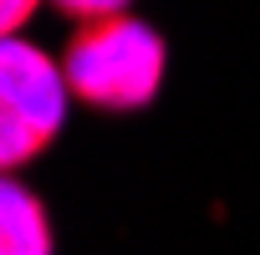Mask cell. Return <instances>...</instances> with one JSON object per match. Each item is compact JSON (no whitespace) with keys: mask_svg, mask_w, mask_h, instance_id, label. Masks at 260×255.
Segmentation results:
<instances>
[{"mask_svg":"<svg viewBox=\"0 0 260 255\" xmlns=\"http://www.w3.org/2000/svg\"><path fill=\"white\" fill-rule=\"evenodd\" d=\"M61 72L77 102L102 112H138L164 87V36L133 16H107L72 31Z\"/></svg>","mask_w":260,"mask_h":255,"instance_id":"1","label":"cell"},{"mask_svg":"<svg viewBox=\"0 0 260 255\" xmlns=\"http://www.w3.org/2000/svg\"><path fill=\"white\" fill-rule=\"evenodd\" d=\"M67 72L16 36L0 46V164L21 169L31 164L67 117Z\"/></svg>","mask_w":260,"mask_h":255,"instance_id":"2","label":"cell"},{"mask_svg":"<svg viewBox=\"0 0 260 255\" xmlns=\"http://www.w3.org/2000/svg\"><path fill=\"white\" fill-rule=\"evenodd\" d=\"M0 255H51L46 209L16 179H6V189H0Z\"/></svg>","mask_w":260,"mask_h":255,"instance_id":"3","label":"cell"},{"mask_svg":"<svg viewBox=\"0 0 260 255\" xmlns=\"http://www.w3.org/2000/svg\"><path fill=\"white\" fill-rule=\"evenodd\" d=\"M56 11L87 26V21H107V16H122V11H127V0H56Z\"/></svg>","mask_w":260,"mask_h":255,"instance_id":"4","label":"cell"},{"mask_svg":"<svg viewBox=\"0 0 260 255\" xmlns=\"http://www.w3.org/2000/svg\"><path fill=\"white\" fill-rule=\"evenodd\" d=\"M41 6V0H0V26H6V36L16 31V26H26V16Z\"/></svg>","mask_w":260,"mask_h":255,"instance_id":"5","label":"cell"}]
</instances>
